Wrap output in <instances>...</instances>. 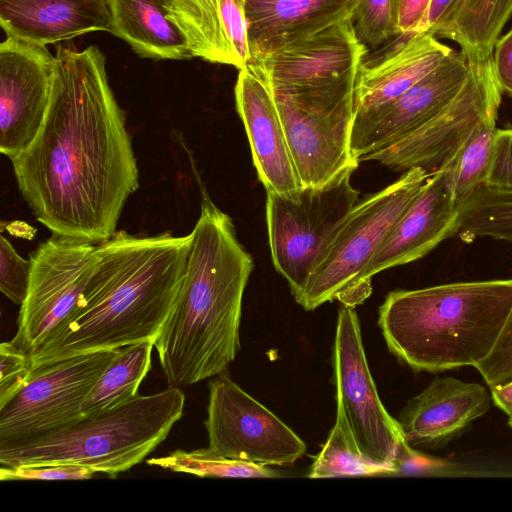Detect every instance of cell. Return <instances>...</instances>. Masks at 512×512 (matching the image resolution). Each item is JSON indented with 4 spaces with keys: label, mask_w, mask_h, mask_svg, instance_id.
Here are the masks:
<instances>
[{
    "label": "cell",
    "mask_w": 512,
    "mask_h": 512,
    "mask_svg": "<svg viewBox=\"0 0 512 512\" xmlns=\"http://www.w3.org/2000/svg\"><path fill=\"white\" fill-rule=\"evenodd\" d=\"M10 161L22 197L52 234L100 243L116 232L139 170L97 46H59L42 127Z\"/></svg>",
    "instance_id": "1"
},
{
    "label": "cell",
    "mask_w": 512,
    "mask_h": 512,
    "mask_svg": "<svg viewBox=\"0 0 512 512\" xmlns=\"http://www.w3.org/2000/svg\"><path fill=\"white\" fill-rule=\"evenodd\" d=\"M191 233L135 236L116 231L99 243L96 268L68 319L29 354L32 370L158 335L187 269Z\"/></svg>",
    "instance_id": "2"
},
{
    "label": "cell",
    "mask_w": 512,
    "mask_h": 512,
    "mask_svg": "<svg viewBox=\"0 0 512 512\" xmlns=\"http://www.w3.org/2000/svg\"><path fill=\"white\" fill-rule=\"evenodd\" d=\"M186 275L154 341L172 387L223 373L240 349L242 300L254 263L232 219L204 194L192 232Z\"/></svg>",
    "instance_id": "3"
},
{
    "label": "cell",
    "mask_w": 512,
    "mask_h": 512,
    "mask_svg": "<svg viewBox=\"0 0 512 512\" xmlns=\"http://www.w3.org/2000/svg\"><path fill=\"white\" fill-rule=\"evenodd\" d=\"M512 311V278L390 292L378 325L390 351L415 371L476 367Z\"/></svg>",
    "instance_id": "4"
},
{
    "label": "cell",
    "mask_w": 512,
    "mask_h": 512,
    "mask_svg": "<svg viewBox=\"0 0 512 512\" xmlns=\"http://www.w3.org/2000/svg\"><path fill=\"white\" fill-rule=\"evenodd\" d=\"M178 387L139 395L111 410L82 417L51 433L0 446V466L65 464L116 477L141 463L183 416Z\"/></svg>",
    "instance_id": "5"
},
{
    "label": "cell",
    "mask_w": 512,
    "mask_h": 512,
    "mask_svg": "<svg viewBox=\"0 0 512 512\" xmlns=\"http://www.w3.org/2000/svg\"><path fill=\"white\" fill-rule=\"evenodd\" d=\"M430 175L421 168L409 169L392 184L359 200L333 233L303 290L294 297L297 303L307 311L332 300L355 307L359 274Z\"/></svg>",
    "instance_id": "6"
},
{
    "label": "cell",
    "mask_w": 512,
    "mask_h": 512,
    "mask_svg": "<svg viewBox=\"0 0 512 512\" xmlns=\"http://www.w3.org/2000/svg\"><path fill=\"white\" fill-rule=\"evenodd\" d=\"M356 77L315 88L270 87L302 187L325 185L350 167Z\"/></svg>",
    "instance_id": "7"
},
{
    "label": "cell",
    "mask_w": 512,
    "mask_h": 512,
    "mask_svg": "<svg viewBox=\"0 0 512 512\" xmlns=\"http://www.w3.org/2000/svg\"><path fill=\"white\" fill-rule=\"evenodd\" d=\"M356 167L325 185L294 195L267 191L266 222L272 262L296 297L304 288L338 225L359 202L352 186Z\"/></svg>",
    "instance_id": "8"
},
{
    "label": "cell",
    "mask_w": 512,
    "mask_h": 512,
    "mask_svg": "<svg viewBox=\"0 0 512 512\" xmlns=\"http://www.w3.org/2000/svg\"><path fill=\"white\" fill-rule=\"evenodd\" d=\"M502 89L492 57L470 60L469 76L455 98L428 122L394 144L360 159L396 170L421 168L433 174L448 164L483 123L497 119Z\"/></svg>",
    "instance_id": "9"
},
{
    "label": "cell",
    "mask_w": 512,
    "mask_h": 512,
    "mask_svg": "<svg viewBox=\"0 0 512 512\" xmlns=\"http://www.w3.org/2000/svg\"><path fill=\"white\" fill-rule=\"evenodd\" d=\"M99 243L54 235L30 254L31 273L11 342L29 354L68 319L91 278Z\"/></svg>",
    "instance_id": "10"
},
{
    "label": "cell",
    "mask_w": 512,
    "mask_h": 512,
    "mask_svg": "<svg viewBox=\"0 0 512 512\" xmlns=\"http://www.w3.org/2000/svg\"><path fill=\"white\" fill-rule=\"evenodd\" d=\"M337 414L360 453L369 461L393 469L401 427L383 406L367 363L354 307L341 305L333 347ZM392 472V475H393Z\"/></svg>",
    "instance_id": "11"
},
{
    "label": "cell",
    "mask_w": 512,
    "mask_h": 512,
    "mask_svg": "<svg viewBox=\"0 0 512 512\" xmlns=\"http://www.w3.org/2000/svg\"><path fill=\"white\" fill-rule=\"evenodd\" d=\"M115 352L84 353L32 370L25 387L0 407V446L34 439L82 418V403Z\"/></svg>",
    "instance_id": "12"
},
{
    "label": "cell",
    "mask_w": 512,
    "mask_h": 512,
    "mask_svg": "<svg viewBox=\"0 0 512 512\" xmlns=\"http://www.w3.org/2000/svg\"><path fill=\"white\" fill-rule=\"evenodd\" d=\"M203 424L208 448L228 459L282 466L306 452V444L291 428L223 373L209 382Z\"/></svg>",
    "instance_id": "13"
},
{
    "label": "cell",
    "mask_w": 512,
    "mask_h": 512,
    "mask_svg": "<svg viewBox=\"0 0 512 512\" xmlns=\"http://www.w3.org/2000/svg\"><path fill=\"white\" fill-rule=\"evenodd\" d=\"M55 66L45 45L7 36L0 44V151H24L44 122Z\"/></svg>",
    "instance_id": "14"
},
{
    "label": "cell",
    "mask_w": 512,
    "mask_h": 512,
    "mask_svg": "<svg viewBox=\"0 0 512 512\" xmlns=\"http://www.w3.org/2000/svg\"><path fill=\"white\" fill-rule=\"evenodd\" d=\"M367 51L347 17L248 66L271 87L315 88L357 75Z\"/></svg>",
    "instance_id": "15"
},
{
    "label": "cell",
    "mask_w": 512,
    "mask_h": 512,
    "mask_svg": "<svg viewBox=\"0 0 512 512\" xmlns=\"http://www.w3.org/2000/svg\"><path fill=\"white\" fill-rule=\"evenodd\" d=\"M458 207L445 188L444 171L431 174L388 233L354 287V305L372 292L371 278L386 269L416 261L445 239L455 236Z\"/></svg>",
    "instance_id": "16"
},
{
    "label": "cell",
    "mask_w": 512,
    "mask_h": 512,
    "mask_svg": "<svg viewBox=\"0 0 512 512\" xmlns=\"http://www.w3.org/2000/svg\"><path fill=\"white\" fill-rule=\"evenodd\" d=\"M470 72V60L453 51L434 70L352 132L351 152L360 159L384 149L428 122L459 93Z\"/></svg>",
    "instance_id": "17"
},
{
    "label": "cell",
    "mask_w": 512,
    "mask_h": 512,
    "mask_svg": "<svg viewBox=\"0 0 512 512\" xmlns=\"http://www.w3.org/2000/svg\"><path fill=\"white\" fill-rule=\"evenodd\" d=\"M234 93L259 180L266 191L294 195L303 187L270 87L247 65L239 70Z\"/></svg>",
    "instance_id": "18"
},
{
    "label": "cell",
    "mask_w": 512,
    "mask_h": 512,
    "mask_svg": "<svg viewBox=\"0 0 512 512\" xmlns=\"http://www.w3.org/2000/svg\"><path fill=\"white\" fill-rule=\"evenodd\" d=\"M381 57L363 60L355 84L352 132L434 70L454 50L431 33H415Z\"/></svg>",
    "instance_id": "19"
},
{
    "label": "cell",
    "mask_w": 512,
    "mask_h": 512,
    "mask_svg": "<svg viewBox=\"0 0 512 512\" xmlns=\"http://www.w3.org/2000/svg\"><path fill=\"white\" fill-rule=\"evenodd\" d=\"M491 401L479 383L438 377L406 404L397 421L410 446H436L487 413Z\"/></svg>",
    "instance_id": "20"
},
{
    "label": "cell",
    "mask_w": 512,
    "mask_h": 512,
    "mask_svg": "<svg viewBox=\"0 0 512 512\" xmlns=\"http://www.w3.org/2000/svg\"><path fill=\"white\" fill-rule=\"evenodd\" d=\"M192 56L242 69L250 62L245 0H162Z\"/></svg>",
    "instance_id": "21"
},
{
    "label": "cell",
    "mask_w": 512,
    "mask_h": 512,
    "mask_svg": "<svg viewBox=\"0 0 512 512\" xmlns=\"http://www.w3.org/2000/svg\"><path fill=\"white\" fill-rule=\"evenodd\" d=\"M7 36L48 45L112 30L110 0H0Z\"/></svg>",
    "instance_id": "22"
},
{
    "label": "cell",
    "mask_w": 512,
    "mask_h": 512,
    "mask_svg": "<svg viewBox=\"0 0 512 512\" xmlns=\"http://www.w3.org/2000/svg\"><path fill=\"white\" fill-rule=\"evenodd\" d=\"M360 0H245L250 61L347 17Z\"/></svg>",
    "instance_id": "23"
},
{
    "label": "cell",
    "mask_w": 512,
    "mask_h": 512,
    "mask_svg": "<svg viewBox=\"0 0 512 512\" xmlns=\"http://www.w3.org/2000/svg\"><path fill=\"white\" fill-rule=\"evenodd\" d=\"M111 33L139 56L156 60L193 57L181 29L169 18L162 0H110Z\"/></svg>",
    "instance_id": "24"
},
{
    "label": "cell",
    "mask_w": 512,
    "mask_h": 512,
    "mask_svg": "<svg viewBox=\"0 0 512 512\" xmlns=\"http://www.w3.org/2000/svg\"><path fill=\"white\" fill-rule=\"evenodd\" d=\"M511 14L512 0H460L435 36L456 42L469 60H486Z\"/></svg>",
    "instance_id": "25"
},
{
    "label": "cell",
    "mask_w": 512,
    "mask_h": 512,
    "mask_svg": "<svg viewBox=\"0 0 512 512\" xmlns=\"http://www.w3.org/2000/svg\"><path fill=\"white\" fill-rule=\"evenodd\" d=\"M155 339L116 348L112 360L86 395L82 416H92L129 401L140 394L139 386L151 368Z\"/></svg>",
    "instance_id": "26"
},
{
    "label": "cell",
    "mask_w": 512,
    "mask_h": 512,
    "mask_svg": "<svg viewBox=\"0 0 512 512\" xmlns=\"http://www.w3.org/2000/svg\"><path fill=\"white\" fill-rule=\"evenodd\" d=\"M496 121L490 119L478 127L452 161L441 168L446 191L458 209L487 181L499 129Z\"/></svg>",
    "instance_id": "27"
},
{
    "label": "cell",
    "mask_w": 512,
    "mask_h": 512,
    "mask_svg": "<svg viewBox=\"0 0 512 512\" xmlns=\"http://www.w3.org/2000/svg\"><path fill=\"white\" fill-rule=\"evenodd\" d=\"M456 236L470 243L489 237L512 242V192L479 186L459 207Z\"/></svg>",
    "instance_id": "28"
},
{
    "label": "cell",
    "mask_w": 512,
    "mask_h": 512,
    "mask_svg": "<svg viewBox=\"0 0 512 512\" xmlns=\"http://www.w3.org/2000/svg\"><path fill=\"white\" fill-rule=\"evenodd\" d=\"M392 469L365 458L356 447L343 420L336 416L335 425L313 462L308 477L387 476Z\"/></svg>",
    "instance_id": "29"
},
{
    "label": "cell",
    "mask_w": 512,
    "mask_h": 512,
    "mask_svg": "<svg viewBox=\"0 0 512 512\" xmlns=\"http://www.w3.org/2000/svg\"><path fill=\"white\" fill-rule=\"evenodd\" d=\"M146 463L150 466L199 477L275 478L280 476L277 471L268 466L228 459L215 454L208 447L190 452L177 449L166 456L150 458Z\"/></svg>",
    "instance_id": "30"
},
{
    "label": "cell",
    "mask_w": 512,
    "mask_h": 512,
    "mask_svg": "<svg viewBox=\"0 0 512 512\" xmlns=\"http://www.w3.org/2000/svg\"><path fill=\"white\" fill-rule=\"evenodd\" d=\"M351 19L358 40L367 49L400 35L393 0H360Z\"/></svg>",
    "instance_id": "31"
},
{
    "label": "cell",
    "mask_w": 512,
    "mask_h": 512,
    "mask_svg": "<svg viewBox=\"0 0 512 512\" xmlns=\"http://www.w3.org/2000/svg\"><path fill=\"white\" fill-rule=\"evenodd\" d=\"M31 372L28 352L15 346L11 340L0 344V407L25 387Z\"/></svg>",
    "instance_id": "32"
},
{
    "label": "cell",
    "mask_w": 512,
    "mask_h": 512,
    "mask_svg": "<svg viewBox=\"0 0 512 512\" xmlns=\"http://www.w3.org/2000/svg\"><path fill=\"white\" fill-rule=\"evenodd\" d=\"M31 273V260L22 258L4 236H0V290L13 303L24 301Z\"/></svg>",
    "instance_id": "33"
},
{
    "label": "cell",
    "mask_w": 512,
    "mask_h": 512,
    "mask_svg": "<svg viewBox=\"0 0 512 512\" xmlns=\"http://www.w3.org/2000/svg\"><path fill=\"white\" fill-rule=\"evenodd\" d=\"M488 387L512 380V311L489 356L476 367Z\"/></svg>",
    "instance_id": "34"
},
{
    "label": "cell",
    "mask_w": 512,
    "mask_h": 512,
    "mask_svg": "<svg viewBox=\"0 0 512 512\" xmlns=\"http://www.w3.org/2000/svg\"><path fill=\"white\" fill-rule=\"evenodd\" d=\"M95 472L77 465L49 464L24 465L14 467L0 466L1 481L19 480H86Z\"/></svg>",
    "instance_id": "35"
},
{
    "label": "cell",
    "mask_w": 512,
    "mask_h": 512,
    "mask_svg": "<svg viewBox=\"0 0 512 512\" xmlns=\"http://www.w3.org/2000/svg\"><path fill=\"white\" fill-rule=\"evenodd\" d=\"M484 185L512 192V133L509 129H498L493 159Z\"/></svg>",
    "instance_id": "36"
},
{
    "label": "cell",
    "mask_w": 512,
    "mask_h": 512,
    "mask_svg": "<svg viewBox=\"0 0 512 512\" xmlns=\"http://www.w3.org/2000/svg\"><path fill=\"white\" fill-rule=\"evenodd\" d=\"M432 0H393L401 36L419 33Z\"/></svg>",
    "instance_id": "37"
},
{
    "label": "cell",
    "mask_w": 512,
    "mask_h": 512,
    "mask_svg": "<svg viewBox=\"0 0 512 512\" xmlns=\"http://www.w3.org/2000/svg\"><path fill=\"white\" fill-rule=\"evenodd\" d=\"M492 54V65L502 91L512 95V29L498 39Z\"/></svg>",
    "instance_id": "38"
},
{
    "label": "cell",
    "mask_w": 512,
    "mask_h": 512,
    "mask_svg": "<svg viewBox=\"0 0 512 512\" xmlns=\"http://www.w3.org/2000/svg\"><path fill=\"white\" fill-rule=\"evenodd\" d=\"M460 0H432L425 21L419 33H431L436 31L450 17Z\"/></svg>",
    "instance_id": "39"
},
{
    "label": "cell",
    "mask_w": 512,
    "mask_h": 512,
    "mask_svg": "<svg viewBox=\"0 0 512 512\" xmlns=\"http://www.w3.org/2000/svg\"><path fill=\"white\" fill-rule=\"evenodd\" d=\"M489 388L492 401L507 415L508 424L512 427V380Z\"/></svg>",
    "instance_id": "40"
},
{
    "label": "cell",
    "mask_w": 512,
    "mask_h": 512,
    "mask_svg": "<svg viewBox=\"0 0 512 512\" xmlns=\"http://www.w3.org/2000/svg\"><path fill=\"white\" fill-rule=\"evenodd\" d=\"M510 132L512 133V128H509Z\"/></svg>",
    "instance_id": "41"
}]
</instances>
